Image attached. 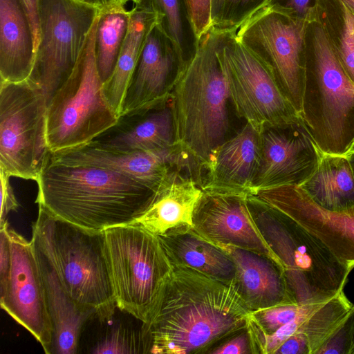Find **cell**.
<instances>
[{
	"instance_id": "cell-1",
	"label": "cell",
	"mask_w": 354,
	"mask_h": 354,
	"mask_svg": "<svg viewBox=\"0 0 354 354\" xmlns=\"http://www.w3.org/2000/svg\"><path fill=\"white\" fill-rule=\"evenodd\" d=\"M250 313L234 283L174 266L154 317L142 326L147 352L206 353L245 328Z\"/></svg>"
},
{
	"instance_id": "cell-2",
	"label": "cell",
	"mask_w": 354,
	"mask_h": 354,
	"mask_svg": "<svg viewBox=\"0 0 354 354\" xmlns=\"http://www.w3.org/2000/svg\"><path fill=\"white\" fill-rule=\"evenodd\" d=\"M36 182L39 207L93 232L133 221L147 208L155 190L109 169L59 162L50 152Z\"/></svg>"
},
{
	"instance_id": "cell-3",
	"label": "cell",
	"mask_w": 354,
	"mask_h": 354,
	"mask_svg": "<svg viewBox=\"0 0 354 354\" xmlns=\"http://www.w3.org/2000/svg\"><path fill=\"white\" fill-rule=\"evenodd\" d=\"M219 32L209 28L179 73L171 92L175 144L190 160L199 184L212 151L229 129V95L216 53Z\"/></svg>"
},
{
	"instance_id": "cell-4",
	"label": "cell",
	"mask_w": 354,
	"mask_h": 354,
	"mask_svg": "<svg viewBox=\"0 0 354 354\" xmlns=\"http://www.w3.org/2000/svg\"><path fill=\"white\" fill-rule=\"evenodd\" d=\"M63 288L82 309L104 322L118 308L104 249V231L59 219L39 207L32 239Z\"/></svg>"
},
{
	"instance_id": "cell-5",
	"label": "cell",
	"mask_w": 354,
	"mask_h": 354,
	"mask_svg": "<svg viewBox=\"0 0 354 354\" xmlns=\"http://www.w3.org/2000/svg\"><path fill=\"white\" fill-rule=\"evenodd\" d=\"M251 212L279 259L294 304L322 303L343 291L353 267L285 214L249 197Z\"/></svg>"
},
{
	"instance_id": "cell-6",
	"label": "cell",
	"mask_w": 354,
	"mask_h": 354,
	"mask_svg": "<svg viewBox=\"0 0 354 354\" xmlns=\"http://www.w3.org/2000/svg\"><path fill=\"white\" fill-rule=\"evenodd\" d=\"M301 115L320 149L346 155L354 141V83L341 66L320 22H308Z\"/></svg>"
},
{
	"instance_id": "cell-7",
	"label": "cell",
	"mask_w": 354,
	"mask_h": 354,
	"mask_svg": "<svg viewBox=\"0 0 354 354\" xmlns=\"http://www.w3.org/2000/svg\"><path fill=\"white\" fill-rule=\"evenodd\" d=\"M104 249L118 308L148 325L174 270L160 238L120 225L104 231Z\"/></svg>"
},
{
	"instance_id": "cell-8",
	"label": "cell",
	"mask_w": 354,
	"mask_h": 354,
	"mask_svg": "<svg viewBox=\"0 0 354 354\" xmlns=\"http://www.w3.org/2000/svg\"><path fill=\"white\" fill-rule=\"evenodd\" d=\"M98 15L74 69L48 103L46 140L51 153L84 147L118 121V115L104 95L96 64Z\"/></svg>"
},
{
	"instance_id": "cell-9",
	"label": "cell",
	"mask_w": 354,
	"mask_h": 354,
	"mask_svg": "<svg viewBox=\"0 0 354 354\" xmlns=\"http://www.w3.org/2000/svg\"><path fill=\"white\" fill-rule=\"evenodd\" d=\"M216 53L229 100L238 116L258 132L288 125L301 115L272 69L236 39V32H219Z\"/></svg>"
},
{
	"instance_id": "cell-10",
	"label": "cell",
	"mask_w": 354,
	"mask_h": 354,
	"mask_svg": "<svg viewBox=\"0 0 354 354\" xmlns=\"http://www.w3.org/2000/svg\"><path fill=\"white\" fill-rule=\"evenodd\" d=\"M47 100L29 78L0 83V169L36 181L48 159Z\"/></svg>"
},
{
	"instance_id": "cell-11",
	"label": "cell",
	"mask_w": 354,
	"mask_h": 354,
	"mask_svg": "<svg viewBox=\"0 0 354 354\" xmlns=\"http://www.w3.org/2000/svg\"><path fill=\"white\" fill-rule=\"evenodd\" d=\"M100 10L75 0H39L40 37L29 79L47 104L77 64Z\"/></svg>"
},
{
	"instance_id": "cell-12",
	"label": "cell",
	"mask_w": 354,
	"mask_h": 354,
	"mask_svg": "<svg viewBox=\"0 0 354 354\" xmlns=\"http://www.w3.org/2000/svg\"><path fill=\"white\" fill-rule=\"evenodd\" d=\"M308 21L265 7L236 31V39L272 69L301 114L306 73Z\"/></svg>"
},
{
	"instance_id": "cell-13",
	"label": "cell",
	"mask_w": 354,
	"mask_h": 354,
	"mask_svg": "<svg viewBox=\"0 0 354 354\" xmlns=\"http://www.w3.org/2000/svg\"><path fill=\"white\" fill-rule=\"evenodd\" d=\"M10 268L0 305L11 317L24 327L51 354L53 326L48 313L46 292L36 248L9 226Z\"/></svg>"
},
{
	"instance_id": "cell-14",
	"label": "cell",
	"mask_w": 354,
	"mask_h": 354,
	"mask_svg": "<svg viewBox=\"0 0 354 354\" xmlns=\"http://www.w3.org/2000/svg\"><path fill=\"white\" fill-rule=\"evenodd\" d=\"M193 222V230L217 246L253 252L282 266L254 221L246 194L203 191Z\"/></svg>"
},
{
	"instance_id": "cell-15",
	"label": "cell",
	"mask_w": 354,
	"mask_h": 354,
	"mask_svg": "<svg viewBox=\"0 0 354 354\" xmlns=\"http://www.w3.org/2000/svg\"><path fill=\"white\" fill-rule=\"evenodd\" d=\"M249 197L285 214L354 267V212L326 209L296 185L259 189Z\"/></svg>"
},
{
	"instance_id": "cell-16",
	"label": "cell",
	"mask_w": 354,
	"mask_h": 354,
	"mask_svg": "<svg viewBox=\"0 0 354 354\" xmlns=\"http://www.w3.org/2000/svg\"><path fill=\"white\" fill-rule=\"evenodd\" d=\"M261 136L262 160L252 192L301 185L314 172L324 153L301 115L288 125L266 130Z\"/></svg>"
},
{
	"instance_id": "cell-17",
	"label": "cell",
	"mask_w": 354,
	"mask_h": 354,
	"mask_svg": "<svg viewBox=\"0 0 354 354\" xmlns=\"http://www.w3.org/2000/svg\"><path fill=\"white\" fill-rule=\"evenodd\" d=\"M184 63L158 23L149 31L127 90L120 115L163 107Z\"/></svg>"
},
{
	"instance_id": "cell-18",
	"label": "cell",
	"mask_w": 354,
	"mask_h": 354,
	"mask_svg": "<svg viewBox=\"0 0 354 354\" xmlns=\"http://www.w3.org/2000/svg\"><path fill=\"white\" fill-rule=\"evenodd\" d=\"M59 161L71 165H92L109 169L134 178L155 189L174 167H193L176 144L154 151H121L87 145L61 153H51Z\"/></svg>"
},
{
	"instance_id": "cell-19",
	"label": "cell",
	"mask_w": 354,
	"mask_h": 354,
	"mask_svg": "<svg viewBox=\"0 0 354 354\" xmlns=\"http://www.w3.org/2000/svg\"><path fill=\"white\" fill-rule=\"evenodd\" d=\"M261 135L246 123L235 136L217 146L203 169V191L249 196L261 165Z\"/></svg>"
},
{
	"instance_id": "cell-20",
	"label": "cell",
	"mask_w": 354,
	"mask_h": 354,
	"mask_svg": "<svg viewBox=\"0 0 354 354\" xmlns=\"http://www.w3.org/2000/svg\"><path fill=\"white\" fill-rule=\"evenodd\" d=\"M172 168L155 189L145 211L128 225L138 226L159 237H169L194 229V214L203 193L192 176Z\"/></svg>"
},
{
	"instance_id": "cell-21",
	"label": "cell",
	"mask_w": 354,
	"mask_h": 354,
	"mask_svg": "<svg viewBox=\"0 0 354 354\" xmlns=\"http://www.w3.org/2000/svg\"><path fill=\"white\" fill-rule=\"evenodd\" d=\"M175 144L172 111L163 107L123 113L117 122L95 138L91 145L121 151H154Z\"/></svg>"
},
{
	"instance_id": "cell-22",
	"label": "cell",
	"mask_w": 354,
	"mask_h": 354,
	"mask_svg": "<svg viewBox=\"0 0 354 354\" xmlns=\"http://www.w3.org/2000/svg\"><path fill=\"white\" fill-rule=\"evenodd\" d=\"M236 266L234 284L250 312L294 304L283 267L259 254L232 246H218Z\"/></svg>"
},
{
	"instance_id": "cell-23",
	"label": "cell",
	"mask_w": 354,
	"mask_h": 354,
	"mask_svg": "<svg viewBox=\"0 0 354 354\" xmlns=\"http://www.w3.org/2000/svg\"><path fill=\"white\" fill-rule=\"evenodd\" d=\"M34 35L20 0H0V80L28 79L35 58Z\"/></svg>"
},
{
	"instance_id": "cell-24",
	"label": "cell",
	"mask_w": 354,
	"mask_h": 354,
	"mask_svg": "<svg viewBox=\"0 0 354 354\" xmlns=\"http://www.w3.org/2000/svg\"><path fill=\"white\" fill-rule=\"evenodd\" d=\"M36 250L44 281L48 313L53 326L51 354L77 353L84 326L89 320L95 319V317L92 313L80 308L71 299L53 268L44 256Z\"/></svg>"
},
{
	"instance_id": "cell-25",
	"label": "cell",
	"mask_w": 354,
	"mask_h": 354,
	"mask_svg": "<svg viewBox=\"0 0 354 354\" xmlns=\"http://www.w3.org/2000/svg\"><path fill=\"white\" fill-rule=\"evenodd\" d=\"M299 186L326 209L354 212V174L346 155L324 152L314 172Z\"/></svg>"
},
{
	"instance_id": "cell-26",
	"label": "cell",
	"mask_w": 354,
	"mask_h": 354,
	"mask_svg": "<svg viewBox=\"0 0 354 354\" xmlns=\"http://www.w3.org/2000/svg\"><path fill=\"white\" fill-rule=\"evenodd\" d=\"M131 10L130 24L115 69L103 83L104 95L118 117L124 98L147 37L158 23L150 0Z\"/></svg>"
},
{
	"instance_id": "cell-27",
	"label": "cell",
	"mask_w": 354,
	"mask_h": 354,
	"mask_svg": "<svg viewBox=\"0 0 354 354\" xmlns=\"http://www.w3.org/2000/svg\"><path fill=\"white\" fill-rule=\"evenodd\" d=\"M160 238L174 266L195 270L227 283H234L236 266L231 257L194 230Z\"/></svg>"
},
{
	"instance_id": "cell-28",
	"label": "cell",
	"mask_w": 354,
	"mask_h": 354,
	"mask_svg": "<svg viewBox=\"0 0 354 354\" xmlns=\"http://www.w3.org/2000/svg\"><path fill=\"white\" fill-rule=\"evenodd\" d=\"M131 10L113 6L101 8L95 37V54L103 83L112 75L127 35Z\"/></svg>"
},
{
	"instance_id": "cell-29",
	"label": "cell",
	"mask_w": 354,
	"mask_h": 354,
	"mask_svg": "<svg viewBox=\"0 0 354 354\" xmlns=\"http://www.w3.org/2000/svg\"><path fill=\"white\" fill-rule=\"evenodd\" d=\"M314 19L323 26L341 66L354 83V15L339 0H319Z\"/></svg>"
},
{
	"instance_id": "cell-30",
	"label": "cell",
	"mask_w": 354,
	"mask_h": 354,
	"mask_svg": "<svg viewBox=\"0 0 354 354\" xmlns=\"http://www.w3.org/2000/svg\"><path fill=\"white\" fill-rule=\"evenodd\" d=\"M158 24L174 45L184 64L194 55L198 39L184 0H150Z\"/></svg>"
},
{
	"instance_id": "cell-31",
	"label": "cell",
	"mask_w": 354,
	"mask_h": 354,
	"mask_svg": "<svg viewBox=\"0 0 354 354\" xmlns=\"http://www.w3.org/2000/svg\"><path fill=\"white\" fill-rule=\"evenodd\" d=\"M353 306L342 291L322 303L307 317L298 330L307 335L311 354H315Z\"/></svg>"
},
{
	"instance_id": "cell-32",
	"label": "cell",
	"mask_w": 354,
	"mask_h": 354,
	"mask_svg": "<svg viewBox=\"0 0 354 354\" xmlns=\"http://www.w3.org/2000/svg\"><path fill=\"white\" fill-rule=\"evenodd\" d=\"M269 0H211V28L218 32H236Z\"/></svg>"
},
{
	"instance_id": "cell-33",
	"label": "cell",
	"mask_w": 354,
	"mask_h": 354,
	"mask_svg": "<svg viewBox=\"0 0 354 354\" xmlns=\"http://www.w3.org/2000/svg\"><path fill=\"white\" fill-rule=\"evenodd\" d=\"M322 303L304 305L301 312L292 320L272 334H265L247 324L246 328L250 337L253 354H274L278 348L299 329L307 317Z\"/></svg>"
},
{
	"instance_id": "cell-34",
	"label": "cell",
	"mask_w": 354,
	"mask_h": 354,
	"mask_svg": "<svg viewBox=\"0 0 354 354\" xmlns=\"http://www.w3.org/2000/svg\"><path fill=\"white\" fill-rule=\"evenodd\" d=\"M304 305L287 304L250 312L247 324L265 334H272L292 320Z\"/></svg>"
},
{
	"instance_id": "cell-35",
	"label": "cell",
	"mask_w": 354,
	"mask_h": 354,
	"mask_svg": "<svg viewBox=\"0 0 354 354\" xmlns=\"http://www.w3.org/2000/svg\"><path fill=\"white\" fill-rule=\"evenodd\" d=\"M354 339V305L315 354H351Z\"/></svg>"
},
{
	"instance_id": "cell-36",
	"label": "cell",
	"mask_w": 354,
	"mask_h": 354,
	"mask_svg": "<svg viewBox=\"0 0 354 354\" xmlns=\"http://www.w3.org/2000/svg\"><path fill=\"white\" fill-rule=\"evenodd\" d=\"M318 2L319 0H269L266 7L310 21L315 18Z\"/></svg>"
},
{
	"instance_id": "cell-37",
	"label": "cell",
	"mask_w": 354,
	"mask_h": 354,
	"mask_svg": "<svg viewBox=\"0 0 354 354\" xmlns=\"http://www.w3.org/2000/svg\"><path fill=\"white\" fill-rule=\"evenodd\" d=\"M198 40L211 28V0H184Z\"/></svg>"
},
{
	"instance_id": "cell-38",
	"label": "cell",
	"mask_w": 354,
	"mask_h": 354,
	"mask_svg": "<svg viewBox=\"0 0 354 354\" xmlns=\"http://www.w3.org/2000/svg\"><path fill=\"white\" fill-rule=\"evenodd\" d=\"M208 354H253L248 331L245 328L210 348Z\"/></svg>"
},
{
	"instance_id": "cell-39",
	"label": "cell",
	"mask_w": 354,
	"mask_h": 354,
	"mask_svg": "<svg viewBox=\"0 0 354 354\" xmlns=\"http://www.w3.org/2000/svg\"><path fill=\"white\" fill-rule=\"evenodd\" d=\"M8 222L0 225V293L6 288L10 268V243Z\"/></svg>"
},
{
	"instance_id": "cell-40",
	"label": "cell",
	"mask_w": 354,
	"mask_h": 354,
	"mask_svg": "<svg viewBox=\"0 0 354 354\" xmlns=\"http://www.w3.org/2000/svg\"><path fill=\"white\" fill-rule=\"evenodd\" d=\"M7 173L0 169L1 181V211L0 225L7 221V216L11 211H17L19 203L15 196L10 183V178Z\"/></svg>"
},
{
	"instance_id": "cell-41",
	"label": "cell",
	"mask_w": 354,
	"mask_h": 354,
	"mask_svg": "<svg viewBox=\"0 0 354 354\" xmlns=\"http://www.w3.org/2000/svg\"><path fill=\"white\" fill-rule=\"evenodd\" d=\"M274 354H311L307 335L297 330L278 348Z\"/></svg>"
},
{
	"instance_id": "cell-42",
	"label": "cell",
	"mask_w": 354,
	"mask_h": 354,
	"mask_svg": "<svg viewBox=\"0 0 354 354\" xmlns=\"http://www.w3.org/2000/svg\"><path fill=\"white\" fill-rule=\"evenodd\" d=\"M30 20L34 35L35 51L39 42V0H20Z\"/></svg>"
},
{
	"instance_id": "cell-43",
	"label": "cell",
	"mask_w": 354,
	"mask_h": 354,
	"mask_svg": "<svg viewBox=\"0 0 354 354\" xmlns=\"http://www.w3.org/2000/svg\"><path fill=\"white\" fill-rule=\"evenodd\" d=\"M149 0H111V1L106 6H118L129 10L127 7L128 5H131L133 9L136 6L145 4Z\"/></svg>"
},
{
	"instance_id": "cell-44",
	"label": "cell",
	"mask_w": 354,
	"mask_h": 354,
	"mask_svg": "<svg viewBox=\"0 0 354 354\" xmlns=\"http://www.w3.org/2000/svg\"><path fill=\"white\" fill-rule=\"evenodd\" d=\"M75 1L97 7L100 9L104 8L106 6L105 0H75Z\"/></svg>"
},
{
	"instance_id": "cell-45",
	"label": "cell",
	"mask_w": 354,
	"mask_h": 354,
	"mask_svg": "<svg viewBox=\"0 0 354 354\" xmlns=\"http://www.w3.org/2000/svg\"><path fill=\"white\" fill-rule=\"evenodd\" d=\"M354 15V0H339Z\"/></svg>"
},
{
	"instance_id": "cell-46",
	"label": "cell",
	"mask_w": 354,
	"mask_h": 354,
	"mask_svg": "<svg viewBox=\"0 0 354 354\" xmlns=\"http://www.w3.org/2000/svg\"><path fill=\"white\" fill-rule=\"evenodd\" d=\"M346 155L348 158V160H349V161L351 162V167H352V169H353V174H354V152H353V153H348Z\"/></svg>"
},
{
	"instance_id": "cell-47",
	"label": "cell",
	"mask_w": 354,
	"mask_h": 354,
	"mask_svg": "<svg viewBox=\"0 0 354 354\" xmlns=\"http://www.w3.org/2000/svg\"><path fill=\"white\" fill-rule=\"evenodd\" d=\"M353 152H354V141H353V144H352L349 151H348V153H353Z\"/></svg>"
},
{
	"instance_id": "cell-48",
	"label": "cell",
	"mask_w": 354,
	"mask_h": 354,
	"mask_svg": "<svg viewBox=\"0 0 354 354\" xmlns=\"http://www.w3.org/2000/svg\"><path fill=\"white\" fill-rule=\"evenodd\" d=\"M351 354H354V339H353V345Z\"/></svg>"
},
{
	"instance_id": "cell-49",
	"label": "cell",
	"mask_w": 354,
	"mask_h": 354,
	"mask_svg": "<svg viewBox=\"0 0 354 354\" xmlns=\"http://www.w3.org/2000/svg\"><path fill=\"white\" fill-rule=\"evenodd\" d=\"M105 1H106V5H107L111 1V0H105Z\"/></svg>"
}]
</instances>
